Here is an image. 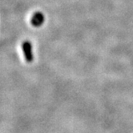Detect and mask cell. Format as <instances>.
<instances>
[{
  "label": "cell",
  "instance_id": "6da1fadb",
  "mask_svg": "<svg viewBox=\"0 0 133 133\" xmlns=\"http://www.w3.org/2000/svg\"><path fill=\"white\" fill-rule=\"evenodd\" d=\"M22 49L24 54L25 59L27 63H31L33 61V53H32V46L30 41H24L22 44Z\"/></svg>",
  "mask_w": 133,
  "mask_h": 133
},
{
  "label": "cell",
  "instance_id": "7a4b0ae2",
  "mask_svg": "<svg viewBox=\"0 0 133 133\" xmlns=\"http://www.w3.org/2000/svg\"><path fill=\"white\" fill-rule=\"evenodd\" d=\"M43 22H44V16L41 12H35L31 17V23L33 26L39 27L43 23Z\"/></svg>",
  "mask_w": 133,
  "mask_h": 133
}]
</instances>
